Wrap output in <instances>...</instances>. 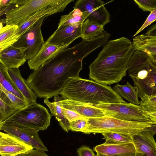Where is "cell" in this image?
<instances>
[{
    "instance_id": "cell-1",
    "label": "cell",
    "mask_w": 156,
    "mask_h": 156,
    "mask_svg": "<svg viewBox=\"0 0 156 156\" xmlns=\"http://www.w3.org/2000/svg\"><path fill=\"white\" fill-rule=\"evenodd\" d=\"M102 45L97 38L82 40L73 47L62 50L33 70L25 82L37 97L49 99L59 95L69 80L79 77L83 59Z\"/></svg>"
},
{
    "instance_id": "cell-2",
    "label": "cell",
    "mask_w": 156,
    "mask_h": 156,
    "mask_svg": "<svg viewBox=\"0 0 156 156\" xmlns=\"http://www.w3.org/2000/svg\"><path fill=\"white\" fill-rule=\"evenodd\" d=\"M103 46L89 66L90 79L107 85L117 83L126 76L136 49L132 42L124 37L110 40Z\"/></svg>"
},
{
    "instance_id": "cell-3",
    "label": "cell",
    "mask_w": 156,
    "mask_h": 156,
    "mask_svg": "<svg viewBox=\"0 0 156 156\" xmlns=\"http://www.w3.org/2000/svg\"><path fill=\"white\" fill-rule=\"evenodd\" d=\"M60 94L63 99L93 105L126 102L111 86L80 77L69 80Z\"/></svg>"
},
{
    "instance_id": "cell-4",
    "label": "cell",
    "mask_w": 156,
    "mask_h": 156,
    "mask_svg": "<svg viewBox=\"0 0 156 156\" xmlns=\"http://www.w3.org/2000/svg\"><path fill=\"white\" fill-rule=\"evenodd\" d=\"M151 122H133L104 116L88 119L82 132L86 134L112 132L124 134L132 137L153 125Z\"/></svg>"
},
{
    "instance_id": "cell-5",
    "label": "cell",
    "mask_w": 156,
    "mask_h": 156,
    "mask_svg": "<svg viewBox=\"0 0 156 156\" xmlns=\"http://www.w3.org/2000/svg\"><path fill=\"white\" fill-rule=\"evenodd\" d=\"M51 117L47 109L36 102L17 110L10 117L0 122V126L10 125L27 129L44 130L50 126Z\"/></svg>"
},
{
    "instance_id": "cell-6",
    "label": "cell",
    "mask_w": 156,
    "mask_h": 156,
    "mask_svg": "<svg viewBox=\"0 0 156 156\" xmlns=\"http://www.w3.org/2000/svg\"><path fill=\"white\" fill-rule=\"evenodd\" d=\"M94 105L100 109L105 115L108 116L129 121H152L139 105L126 102Z\"/></svg>"
},
{
    "instance_id": "cell-7",
    "label": "cell",
    "mask_w": 156,
    "mask_h": 156,
    "mask_svg": "<svg viewBox=\"0 0 156 156\" xmlns=\"http://www.w3.org/2000/svg\"><path fill=\"white\" fill-rule=\"evenodd\" d=\"M45 16L31 26L12 45L24 49V55L26 60L34 57L45 43L41 30V26Z\"/></svg>"
},
{
    "instance_id": "cell-8",
    "label": "cell",
    "mask_w": 156,
    "mask_h": 156,
    "mask_svg": "<svg viewBox=\"0 0 156 156\" xmlns=\"http://www.w3.org/2000/svg\"><path fill=\"white\" fill-rule=\"evenodd\" d=\"M74 0H62L60 3L46 6L39 9L27 17L20 24L15 33L11 37L3 43V45L7 48L16 42L21 36L31 26L37 22L42 17L51 15L63 11L67 6Z\"/></svg>"
},
{
    "instance_id": "cell-9",
    "label": "cell",
    "mask_w": 156,
    "mask_h": 156,
    "mask_svg": "<svg viewBox=\"0 0 156 156\" xmlns=\"http://www.w3.org/2000/svg\"><path fill=\"white\" fill-rule=\"evenodd\" d=\"M62 0H25L22 5L12 9L6 14V25L19 26L28 16L46 6L60 3Z\"/></svg>"
},
{
    "instance_id": "cell-10",
    "label": "cell",
    "mask_w": 156,
    "mask_h": 156,
    "mask_svg": "<svg viewBox=\"0 0 156 156\" xmlns=\"http://www.w3.org/2000/svg\"><path fill=\"white\" fill-rule=\"evenodd\" d=\"M74 8L89 14L86 19L104 26L110 21V15L100 0H79L74 3Z\"/></svg>"
},
{
    "instance_id": "cell-11",
    "label": "cell",
    "mask_w": 156,
    "mask_h": 156,
    "mask_svg": "<svg viewBox=\"0 0 156 156\" xmlns=\"http://www.w3.org/2000/svg\"><path fill=\"white\" fill-rule=\"evenodd\" d=\"M129 76L132 79L134 86L138 89L139 98L145 94L156 95V67L151 63L147 70L143 69L135 74Z\"/></svg>"
},
{
    "instance_id": "cell-12",
    "label": "cell",
    "mask_w": 156,
    "mask_h": 156,
    "mask_svg": "<svg viewBox=\"0 0 156 156\" xmlns=\"http://www.w3.org/2000/svg\"><path fill=\"white\" fill-rule=\"evenodd\" d=\"M82 24L78 23L57 28L46 41L67 48L75 40L80 37Z\"/></svg>"
},
{
    "instance_id": "cell-13",
    "label": "cell",
    "mask_w": 156,
    "mask_h": 156,
    "mask_svg": "<svg viewBox=\"0 0 156 156\" xmlns=\"http://www.w3.org/2000/svg\"><path fill=\"white\" fill-rule=\"evenodd\" d=\"M0 129L18 138L25 143L32 146L34 149L48 151L39 136L38 130L10 125L0 126Z\"/></svg>"
},
{
    "instance_id": "cell-14",
    "label": "cell",
    "mask_w": 156,
    "mask_h": 156,
    "mask_svg": "<svg viewBox=\"0 0 156 156\" xmlns=\"http://www.w3.org/2000/svg\"><path fill=\"white\" fill-rule=\"evenodd\" d=\"M33 149L16 136L0 133V154L1 156H16Z\"/></svg>"
},
{
    "instance_id": "cell-15",
    "label": "cell",
    "mask_w": 156,
    "mask_h": 156,
    "mask_svg": "<svg viewBox=\"0 0 156 156\" xmlns=\"http://www.w3.org/2000/svg\"><path fill=\"white\" fill-rule=\"evenodd\" d=\"M59 103L62 108L75 111L87 118L105 115L100 109L87 103L68 99H62L60 101Z\"/></svg>"
},
{
    "instance_id": "cell-16",
    "label": "cell",
    "mask_w": 156,
    "mask_h": 156,
    "mask_svg": "<svg viewBox=\"0 0 156 156\" xmlns=\"http://www.w3.org/2000/svg\"><path fill=\"white\" fill-rule=\"evenodd\" d=\"M154 135L144 130L133 137V143L136 151L141 153L142 156H156V142Z\"/></svg>"
},
{
    "instance_id": "cell-17",
    "label": "cell",
    "mask_w": 156,
    "mask_h": 156,
    "mask_svg": "<svg viewBox=\"0 0 156 156\" xmlns=\"http://www.w3.org/2000/svg\"><path fill=\"white\" fill-rule=\"evenodd\" d=\"M93 150L97 153L106 156H113L123 153L135 152L133 143H118L106 140L103 144L96 146Z\"/></svg>"
},
{
    "instance_id": "cell-18",
    "label": "cell",
    "mask_w": 156,
    "mask_h": 156,
    "mask_svg": "<svg viewBox=\"0 0 156 156\" xmlns=\"http://www.w3.org/2000/svg\"><path fill=\"white\" fill-rule=\"evenodd\" d=\"M25 50L11 45L0 51V62L7 69L19 68L27 60Z\"/></svg>"
},
{
    "instance_id": "cell-19",
    "label": "cell",
    "mask_w": 156,
    "mask_h": 156,
    "mask_svg": "<svg viewBox=\"0 0 156 156\" xmlns=\"http://www.w3.org/2000/svg\"><path fill=\"white\" fill-rule=\"evenodd\" d=\"M67 48L50 44L45 41L41 49L32 59L28 60V64L30 69L35 70L49 60L60 51Z\"/></svg>"
},
{
    "instance_id": "cell-20",
    "label": "cell",
    "mask_w": 156,
    "mask_h": 156,
    "mask_svg": "<svg viewBox=\"0 0 156 156\" xmlns=\"http://www.w3.org/2000/svg\"><path fill=\"white\" fill-rule=\"evenodd\" d=\"M8 73L24 100L29 104L36 102L37 97L35 93L26 83L19 68L8 69Z\"/></svg>"
},
{
    "instance_id": "cell-21",
    "label": "cell",
    "mask_w": 156,
    "mask_h": 156,
    "mask_svg": "<svg viewBox=\"0 0 156 156\" xmlns=\"http://www.w3.org/2000/svg\"><path fill=\"white\" fill-rule=\"evenodd\" d=\"M149 55L140 50H136L132 54L128 64L129 75L135 74L140 71L147 70L151 66Z\"/></svg>"
},
{
    "instance_id": "cell-22",
    "label": "cell",
    "mask_w": 156,
    "mask_h": 156,
    "mask_svg": "<svg viewBox=\"0 0 156 156\" xmlns=\"http://www.w3.org/2000/svg\"><path fill=\"white\" fill-rule=\"evenodd\" d=\"M132 43L136 50L142 51L149 55H156V35L142 34L136 36L133 38Z\"/></svg>"
},
{
    "instance_id": "cell-23",
    "label": "cell",
    "mask_w": 156,
    "mask_h": 156,
    "mask_svg": "<svg viewBox=\"0 0 156 156\" xmlns=\"http://www.w3.org/2000/svg\"><path fill=\"white\" fill-rule=\"evenodd\" d=\"M104 25L86 19L82 25L80 37L85 41L94 40L104 34Z\"/></svg>"
},
{
    "instance_id": "cell-24",
    "label": "cell",
    "mask_w": 156,
    "mask_h": 156,
    "mask_svg": "<svg viewBox=\"0 0 156 156\" xmlns=\"http://www.w3.org/2000/svg\"><path fill=\"white\" fill-rule=\"evenodd\" d=\"M62 97L59 95L54 97V101L51 102L48 99H44V103L49 108L52 115L55 117L62 128L66 132L68 133L69 122L65 117L62 108L60 105L59 102L62 100Z\"/></svg>"
},
{
    "instance_id": "cell-25",
    "label": "cell",
    "mask_w": 156,
    "mask_h": 156,
    "mask_svg": "<svg viewBox=\"0 0 156 156\" xmlns=\"http://www.w3.org/2000/svg\"><path fill=\"white\" fill-rule=\"evenodd\" d=\"M113 89L121 98L130 103L136 105L140 104L137 88L132 86L128 81L125 85L117 84L113 87Z\"/></svg>"
},
{
    "instance_id": "cell-26",
    "label": "cell",
    "mask_w": 156,
    "mask_h": 156,
    "mask_svg": "<svg viewBox=\"0 0 156 156\" xmlns=\"http://www.w3.org/2000/svg\"><path fill=\"white\" fill-rule=\"evenodd\" d=\"M89 15L87 12H82L75 8L69 14L61 16L57 28L79 23L82 24Z\"/></svg>"
},
{
    "instance_id": "cell-27",
    "label": "cell",
    "mask_w": 156,
    "mask_h": 156,
    "mask_svg": "<svg viewBox=\"0 0 156 156\" xmlns=\"http://www.w3.org/2000/svg\"><path fill=\"white\" fill-rule=\"evenodd\" d=\"M8 69L0 62V84L7 91L25 100L23 95L11 79Z\"/></svg>"
},
{
    "instance_id": "cell-28",
    "label": "cell",
    "mask_w": 156,
    "mask_h": 156,
    "mask_svg": "<svg viewBox=\"0 0 156 156\" xmlns=\"http://www.w3.org/2000/svg\"><path fill=\"white\" fill-rule=\"evenodd\" d=\"M140 99L139 105L146 112H156V95L145 94Z\"/></svg>"
},
{
    "instance_id": "cell-29",
    "label": "cell",
    "mask_w": 156,
    "mask_h": 156,
    "mask_svg": "<svg viewBox=\"0 0 156 156\" xmlns=\"http://www.w3.org/2000/svg\"><path fill=\"white\" fill-rule=\"evenodd\" d=\"M0 90L6 95L12 107L16 110H19L23 109L30 105L25 100L20 98L6 90L0 84Z\"/></svg>"
},
{
    "instance_id": "cell-30",
    "label": "cell",
    "mask_w": 156,
    "mask_h": 156,
    "mask_svg": "<svg viewBox=\"0 0 156 156\" xmlns=\"http://www.w3.org/2000/svg\"><path fill=\"white\" fill-rule=\"evenodd\" d=\"M103 139L118 143H133V137L123 134L106 132L102 133Z\"/></svg>"
},
{
    "instance_id": "cell-31",
    "label": "cell",
    "mask_w": 156,
    "mask_h": 156,
    "mask_svg": "<svg viewBox=\"0 0 156 156\" xmlns=\"http://www.w3.org/2000/svg\"><path fill=\"white\" fill-rule=\"evenodd\" d=\"M17 110L0 98V123L10 117Z\"/></svg>"
},
{
    "instance_id": "cell-32",
    "label": "cell",
    "mask_w": 156,
    "mask_h": 156,
    "mask_svg": "<svg viewBox=\"0 0 156 156\" xmlns=\"http://www.w3.org/2000/svg\"><path fill=\"white\" fill-rule=\"evenodd\" d=\"M18 27V26L16 25L8 24L0 28V44L6 41L14 35Z\"/></svg>"
},
{
    "instance_id": "cell-33",
    "label": "cell",
    "mask_w": 156,
    "mask_h": 156,
    "mask_svg": "<svg viewBox=\"0 0 156 156\" xmlns=\"http://www.w3.org/2000/svg\"><path fill=\"white\" fill-rule=\"evenodd\" d=\"M88 118H84L69 122L68 128L72 131L82 132L86 128Z\"/></svg>"
},
{
    "instance_id": "cell-34",
    "label": "cell",
    "mask_w": 156,
    "mask_h": 156,
    "mask_svg": "<svg viewBox=\"0 0 156 156\" xmlns=\"http://www.w3.org/2000/svg\"><path fill=\"white\" fill-rule=\"evenodd\" d=\"M134 1L144 11L151 12L156 9V0H134Z\"/></svg>"
},
{
    "instance_id": "cell-35",
    "label": "cell",
    "mask_w": 156,
    "mask_h": 156,
    "mask_svg": "<svg viewBox=\"0 0 156 156\" xmlns=\"http://www.w3.org/2000/svg\"><path fill=\"white\" fill-rule=\"evenodd\" d=\"M62 108L65 117L69 122L85 118L75 111L63 108Z\"/></svg>"
},
{
    "instance_id": "cell-36",
    "label": "cell",
    "mask_w": 156,
    "mask_h": 156,
    "mask_svg": "<svg viewBox=\"0 0 156 156\" xmlns=\"http://www.w3.org/2000/svg\"><path fill=\"white\" fill-rule=\"evenodd\" d=\"M156 20V9L151 12L147 19L139 29L134 34L133 37H135L143 30L154 22Z\"/></svg>"
},
{
    "instance_id": "cell-37",
    "label": "cell",
    "mask_w": 156,
    "mask_h": 156,
    "mask_svg": "<svg viewBox=\"0 0 156 156\" xmlns=\"http://www.w3.org/2000/svg\"><path fill=\"white\" fill-rule=\"evenodd\" d=\"M79 156H95L94 151L86 145H82L77 149Z\"/></svg>"
},
{
    "instance_id": "cell-38",
    "label": "cell",
    "mask_w": 156,
    "mask_h": 156,
    "mask_svg": "<svg viewBox=\"0 0 156 156\" xmlns=\"http://www.w3.org/2000/svg\"><path fill=\"white\" fill-rule=\"evenodd\" d=\"M45 151L38 149H32L16 156H49Z\"/></svg>"
},
{
    "instance_id": "cell-39",
    "label": "cell",
    "mask_w": 156,
    "mask_h": 156,
    "mask_svg": "<svg viewBox=\"0 0 156 156\" xmlns=\"http://www.w3.org/2000/svg\"><path fill=\"white\" fill-rule=\"evenodd\" d=\"M17 6V5L14 4H11L8 5L0 7V16L5 14L10 10Z\"/></svg>"
},
{
    "instance_id": "cell-40",
    "label": "cell",
    "mask_w": 156,
    "mask_h": 156,
    "mask_svg": "<svg viewBox=\"0 0 156 156\" xmlns=\"http://www.w3.org/2000/svg\"><path fill=\"white\" fill-rule=\"evenodd\" d=\"M145 34L150 36L156 35V24L148 27Z\"/></svg>"
},
{
    "instance_id": "cell-41",
    "label": "cell",
    "mask_w": 156,
    "mask_h": 156,
    "mask_svg": "<svg viewBox=\"0 0 156 156\" xmlns=\"http://www.w3.org/2000/svg\"><path fill=\"white\" fill-rule=\"evenodd\" d=\"M140 152L136 151L135 152H131L123 153L113 156H142Z\"/></svg>"
},
{
    "instance_id": "cell-42",
    "label": "cell",
    "mask_w": 156,
    "mask_h": 156,
    "mask_svg": "<svg viewBox=\"0 0 156 156\" xmlns=\"http://www.w3.org/2000/svg\"><path fill=\"white\" fill-rule=\"evenodd\" d=\"M146 113L148 117L153 122V124H156V112Z\"/></svg>"
},
{
    "instance_id": "cell-43",
    "label": "cell",
    "mask_w": 156,
    "mask_h": 156,
    "mask_svg": "<svg viewBox=\"0 0 156 156\" xmlns=\"http://www.w3.org/2000/svg\"><path fill=\"white\" fill-rule=\"evenodd\" d=\"M144 130L149 131L154 135L156 134V124H153L150 127L145 129Z\"/></svg>"
},
{
    "instance_id": "cell-44",
    "label": "cell",
    "mask_w": 156,
    "mask_h": 156,
    "mask_svg": "<svg viewBox=\"0 0 156 156\" xmlns=\"http://www.w3.org/2000/svg\"><path fill=\"white\" fill-rule=\"evenodd\" d=\"M11 1V0H0V7L6 6L12 4Z\"/></svg>"
},
{
    "instance_id": "cell-45",
    "label": "cell",
    "mask_w": 156,
    "mask_h": 156,
    "mask_svg": "<svg viewBox=\"0 0 156 156\" xmlns=\"http://www.w3.org/2000/svg\"><path fill=\"white\" fill-rule=\"evenodd\" d=\"M152 65L156 67V55H149Z\"/></svg>"
},
{
    "instance_id": "cell-46",
    "label": "cell",
    "mask_w": 156,
    "mask_h": 156,
    "mask_svg": "<svg viewBox=\"0 0 156 156\" xmlns=\"http://www.w3.org/2000/svg\"><path fill=\"white\" fill-rule=\"evenodd\" d=\"M95 156H105V155H101V154H100L97 153L95 155Z\"/></svg>"
},
{
    "instance_id": "cell-47",
    "label": "cell",
    "mask_w": 156,
    "mask_h": 156,
    "mask_svg": "<svg viewBox=\"0 0 156 156\" xmlns=\"http://www.w3.org/2000/svg\"><path fill=\"white\" fill-rule=\"evenodd\" d=\"M0 156H1V155H0Z\"/></svg>"
}]
</instances>
